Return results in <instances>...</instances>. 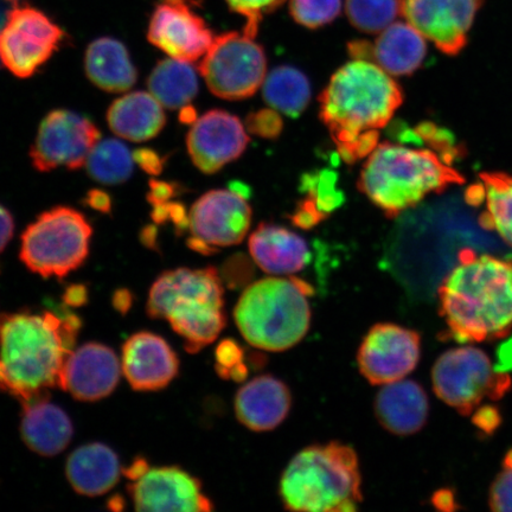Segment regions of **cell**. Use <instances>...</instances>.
<instances>
[{
    "instance_id": "cell-46",
    "label": "cell",
    "mask_w": 512,
    "mask_h": 512,
    "mask_svg": "<svg viewBox=\"0 0 512 512\" xmlns=\"http://www.w3.org/2000/svg\"><path fill=\"white\" fill-rule=\"evenodd\" d=\"M150 469L149 464H147L144 458H138L134 460L131 466H128L127 469L123 470L124 475L133 482V480H137Z\"/></svg>"
},
{
    "instance_id": "cell-5",
    "label": "cell",
    "mask_w": 512,
    "mask_h": 512,
    "mask_svg": "<svg viewBox=\"0 0 512 512\" xmlns=\"http://www.w3.org/2000/svg\"><path fill=\"white\" fill-rule=\"evenodd\" d=\"M463 183L464 177L437 153L387 142L370 153L358 188L393 219L428 195Z\"/></svg>"
},
{
    "instance_id": "cell-50",
    "label": "cell",
    "mask_w": 512,
    "mask_h": 512,
    "mask_svg": "<svg viewBox=\"0 0 512 512\" xmlns=\"http://www.w3.org/2000/svg\"><path fill=\"white\" fill-rule=\"evenodd\" d=\"M8 2H15V0H8Z\"/></svg>"
},
{
    "instance_id": "cell-6",
    "label": "cell",
    "mask_w": 512,
    "mask_h": 512,
    "mask_svg": "<svg viewBox=\"0 0 512 512\" xmlns=\"http://www.w3.org/2000/svg\"><path fill=\"white\" fill-rule=\"evenodd\" d=\"M223 296L216 268H177L164 272L153 283L147 313L151 318L168 320L183 338L185 350L195 354L215 342L226 326Z\"/></svg>"
},
{
    "instance_id": "cell-25",
    "label": "cell",
    "mask_w": 512,
    "mask_h": 512,
    "mask_svg": "<svg viewBox=\"0 0 512 512\" xmlns=\"http://www.w3.org/2000/svg\"><path fill=\"white\" fill-rule=\"evenodd\" d=\"M85 70L89 81L108 93L128 92L138 81V70L127 48L111 37H101L89 44Z\"/></svg>"
},
{
    "instance_id": "cell-11",
    "label": "cell",
    "mask_w": 512,
    "mask_h": 512,
    "mask_svg": "<svg viewBox=\"0 0 512 512\" xmlns=\"http://www.w3.org/2000/svg\"><path fill=\"white\" fill-rule=\"evenodd\" d=\"M64 36L42 11L17 5L6 12L0 28V63L16 78H31L56 53Z\"/></svg>"
},
{
    "instance_id": "cell-38",
    "label": "cell",
    "mask_w": 512,
    "mask_h": 512,
    "mask_svg": "<svg viewBox=\"0 0 512 512\" xmlns=\"http://www.w3.org/2000/svg\"><path fill=\"white\" fill-rule=\"evenodd\" d=\"M489 504L491 510L512 511V465H504L490 489Z\"/></svg>"
},
{
    "instance_id": "cell-24",
    "label": "cell",
    "mask_w": 512,
    "mask_h": 512,
    "mask_svg": "<svg viewBox=\"0 0 512 512\" xmlns=\"http://www.w3.org/2000/svg\"><path fill=\"white\" fill-rule=\"evenodd\" d=\"M111 131L121 139L143 143L158 136L166 124L164 107L150 92L120 96L107 111Z\"/></svg>"
},
{
    "instance_id": "cell-18",
    "label": "cell",
    "mask_w": 512,
    "mask_h": 512,
    "mask_svg": "<svg viewBox=\"0 0 512 512\" xmlns=\"http://www.w3.org/2000/svg\"><path fill=\"white\" fill-rule=\"evenodd\" d=\"M249 138L240 119L226 111L203 114L191 124L187 147L192 163L204 174H215L234 162L248 145Z\"/></svg>"
},
{
    "instance_id": "cell-1",
    "label": "cell",
    "mask_w": 512,
    "mask_h": 512,
    "mask_svg": "<svg viewBox=\"0 0 512 512\" xmlns=\"http://www.w3.org/2000/svg\"><path fill=\"white\" fill-rule=\"evenodd\" d=\"M72 312H18L0 317V390L23 407L49 398L78 337Z\"/></svg>"
},
{
    "instance_id": "cell-26",
    "label": "cell",
    "mask_w": 512,
    "mask_h": 512,
    "mask_svg": "<svg viewBox=\"0 0 512 512\" xmlns=\"http://www.w3.org/2000/svg\"><path fill=\"white\" fill-rule=\"evenodd\" d=\"M117 454L104 444H88L75 450L67 460V478L78 494L95 497L106 494L119 482Z\"/></svg>"
},
{
    "instance_id": "cell-4",
    "label": "cell",
    "mask_w": 512,
    "mask_h": 512,
    "mask_svg": "<svg viewBox=\"0 0 512 512\" xmlns=\"http://www.w3.org/2000/svg\"><path fill=\"white\" fill-rule=\"evenodd\" d=\"M279 496L292 511H356L363 501L356 451L337 441L305 447L281 476Z\"/></svg>"
},
{
    "instance_id": "cell-14",
    "label": "cell",
    "mask_w": 512,
    "mask_h": 512,
    "mask_svg": "<svg viewBox=\"0 0 512 512\" xmlns=\"http://www.w3.org/2000/svg\"><path fill=\"white\" fill-rule=\"evenodd\" d=\"M421 337L393 323H380L363 338L357 354L358 368L374 386L405 379L418 366Z\"/></svg>"
},
{
    "instance_id": "cell-41",
    "label": "cell",
    "mask_w": 512,
    "mask_h": 512,
    "mask_svg": "<svg viewBox=\"0 0 512 512\" xmlns=\"http://www.w3.org/2000/svg\"><path fill=\"white\" fill-rule=\"evenodd\" d=\"M473 422L485 433L491 434L501 424V415L497 412L495 407H485L473 416Z\"/></svg>"
},
{
    "instance_id": "cell-7",
    "label": "cell",
    "mask_w": 512,
    "mask_h": 512,
    "mask_svg": "<svg viewBox=\"0 0 512 512\" xmlns=\"http://www.w3.org/2000/svg\"><path fill=\"white\" fill-rule=\"evenodd\" d=\"M312 294L311 285L296 277L255 281L236 303V326L254 348L273 352L291 349L310 329Z\"/></svg>"
},
{
    "instance_id": "cell-44",
    "label": "cell",
    "mask_w": 512,
    "mask_h": 512,
    "mask_svg": "<svg viewBox=\"0 0 512 512\" xmlns=\"http://www.w3.org/2000/svg\"><path fill=\"white\" fill-rule=\"evenodd\" d=\"M87 206L94 210L100 211V213H108L112 208V201L110 195L105 191L92 190L88 192L86 196Z\"/></svg>"
},
{
    "instance_id": "cell-10",
    "label": "cell",
    "mask_w": 512,
    "mask_h": 512,
    "mask_svg": "<svg viewBox=\"0 0 512 512\" xmlns=\"http://www.w3.org/2000/svg\"><path fill=\"white\" fill-rule=\"evenodd\" d=\"M266 69L264 50L245 32L216 37L200 64L210 92L224 100L251 98L264 83Z\"/></svg>"
},
{
    "instance_id": "cell-29",
    "label": "cell",
    "mask_w": 512,
    "mask_h": 512,
    "mask_svg": "<svg viewBox=\"0 0 512 512\" xmlns=\"http://www.w3.org/2000/svg\"><path fill=\"white\" fill-rule=\"evenodd\" d=\"M198 78L191 62L177 59L159 61L153 68L147 88L164 108L179 110L187 107L198 93Z\"/></svg>"
},
{
    "instance_id": "cell-16",
    "label": "cell",
    "mask_w": 512,
    "mask_h": 512,
    "mask_svg": "<svg viewBox=\"0 0 512 512\" xmlns=\"http://www.w3.org/2000/svg\"><path fill=\"white\" fill-rule=\"evenodd\" d=\"M147 38L166 55L185 62H196L215 38L204 19L185 0H163L153 11Z\"/></svg>"
},
{
    "instance_id": "cell-36",
    "label": "cell",
    "mask_w": 512,
    "mask_h": 512,
    "mask_svg": "<svg viewBox=\"0 0 512 512\" xmlns=\"http://www.w3.org/2000/svg\"><path fill=\"white\" fill-rule=\"evenodd\" d=\"M216 370L222 379L242 381L247 377L245 357L240 345L233 339H224L216 349Z\"/></svg>"
},
{
    "instance_id": "cell-27",
    "label": "cell",
    "mask_w": 512,
    "mask_h": 512,
    "mask_svg": "<svg viewBox=\"0 0 512 512\" xmlns=\"http://www.w3.org/2000/svg\"><path fill=\"white\" fill-rule=\"evenodd\" d=\"M21 433L30 450L53 457L69 445L73 424L66 412L46 399L24 406Z\"/></svg>"
},
{
    "instance_id": "cell-22",
    "label": "cell",
    "mask_w": 512,
    "mask_h": 512,
    "mask_svg": "<svg viewBox=\"0 0 512 512\" xmlns=\"http://www.w3.org/2000/svg\"><path fill=\"white\" fill-rule=\"evenodd\" d=\"M375 414L388 432L407 437L426 425L430 402L424 388L412 380L384 384L376 395Z\"/></svg>"
},
{
    "instance_id": "cell-20",
    "label": "cell",
    "mask_w": 512,
    "mask_h": 512,
    "mask_svg": "<svg viewBox=\"0 0 512 512\" xmlns=\"http://www.w3.org/2000/svg\"><path fill=\"white\" fill-rule=\"evenodd\" d=\"M123 370L134 390L153 392L175 379L179 361L164 338L151 332H139L124 345Z\"/></svg>"
},
{
    "instance_id": "cell-42",
    "label": "cell",
    "mask_w": 512,
    "mask_h": 512,
    "mask_svg": "<svg viewBox=\"0 0 512 512\" xmlns=\"http://www.w3.org/2000/svg\"><path fill=\"white\" fill-rule=\"evenodd\" d=\"M15 233L14 216L0 204V253L4 251Z\"/></svg>"
},
{
    "instance_id": "cell-8",
    "label": "cell",
    "mask_w": 512,
    "mask_h": 512,
    "mask_svg": "<svg viewBox=\"0 0 512 512\" xmlns=\"http://www.w3.org/2000/svg\"><path fill=\"white\" fill-rule=\"evenodd\" d=\"M92 235V224L79 210L44 211L22 235L21 260L43 278L66 277L86 261Z\"/></svg>"
},
{
    "instance_id": "cell-2",
    "label": "cell",
    "mask_w": 512,
    "mask_h": 512,
    "mask_svg": "<svg viewBox=\"0 0 512 512\" xmlns=\"http://www.w3.org/2000/svg\"><path fill=\"white\" fill-rule=\"evenodd\" d=\"M402 89L376 63L356 60L332 75L319 96L320 118L347 163L370 155L402 105Z\"/></svg>"
},
{
    "instance_id": "cell-28",
    "label": "cell",
    "mask_w": 512,
    "mask_h": 512,
    "mask_svg": "<svg viewBox=\"0 0 512 512\" xmlns=\"http://www.w3.org/2000/svg\"><path fill=\"white\" fill-rule=\"evenodd\" d=\"M427 53L425 37L409 23L390 24L374 46L370 59L393 76L411 75L424 62Z\"/></svg>"
},
{
    "instance_id": "cell-3",
    "label": "cell",
    "mask_w": 512,
    "mask_h": 512,
    "mask_svg": "<svg viewBox=\"0 0 512 512\" xmlns=\"http://www.w3.org/2000/svg\"><path fill=\"white\" fill-rule=\"evenodd\" d=\"M459 264L439 287L440 315L458 342H485L512 330V260L458 254Z\"/></svg>"
},
{
    "instance_id": "cell-15",
    "label": "cell",
    "mask_w": 512,
    "mask_h": 512,
    "mask_svg": "<svg viewBox=\"0 0 512 512\" xmlns=\"http://www.w3.org/2000/svg\"><path fill=\"white\" fill-rule=\"evenodd\" d=\"M407 22L447 55L466 46L483 0H400Z\"/></svg>"
},
{
    "instance_id": "cell-17",
    "label": "cell",
    "mask_w": 512,
    "mask_h": 512,
    "mask_svg": "<svg viewBox=\"0 0 512 512\" xmlns=\"http://www.w3.org/2000/svg\"><path fill=\"white\" fill-rule=\"evenodd\" d=\"M138 511H195L214 509L200 480L178 466L156 467L128 485Z\"/></svg>"
},
{
    "instance_id": "cell-49",
    "label": "cell",
    "mask_w": 512,
    "mask_h": 512,
    "mask_svg": "<svg viewBox=\"0 0 512 512\" xmlns=\"http://www.w3.org/2000/svg\"><path fill=\"white\" fill-rule=\"evenodd\" d=\"M6 14H4V11L2 8H0V28H2V25L5 21Z\"/></svg>"
},
{
    "instance_id": "cell-12",
    "label": "cell",
    "mask_w": 512,
    "mask_h": 512,
    "mask_svg": "<svg viewBox=\"0 0 512 512\" xmlns=\"http://www.w3.org/2000/svg\"><path fill=\"white\" fill-rule=\"evenodd\" d=\"M252 223V209L241 190H211L191 207L188 245L209 255L220 248L239 245Z\"/></svg>"
},
{
    "instance_id": "cell-48",
    "label": "cell",
    "mask_w": 512,
    "mask_h": 512,
    "mask_svg": "<svg viewBox=\"0 0 512 512\" xmlns=\"http://www.w3.org/2000/svg\"><path fill=\"white\" fill-rule=\"evenodd\" d=\"M185 124H192L197 119L196 112L191 106L183 107L181 110V117H179Z\"/></svg>"
},
{
    "instance_id": "cell-9",
    "label": "cell",
    "mask_w": 512,
    "mask_h": 512,
    "mask_svg": "<svg viewBox=\"0 0 512 512\" xmlns=\"http://www.w3.org/2000/svg\"><path fill=\"white\" fill-rule=\"evenodd\" d=\"M434 393L462 415H470L485 399L501 400L511 387L508 374L492 366L480 349L446 351L432 370Z\"/></svg>"
},
{
    "instance_id": "cell-32",
    "label": "cell",
    "mask_w": 512,
    "mask_h": 512,
    "mask_svg": "<svg viewBox=\"0 0 512 512\" xmlns=\"http://www.w3.org/2000/svg\"><path fill=\"white\" fill-rule=\"evenodd\" d=\"M133 153L118 139L101 140L89 155L86 168L94 181L118 185L128 181L134 171Z\"/></svg>"
},
{
    "instance_id": "cell-34",
    "label": "cell",
    "mask_w": 512,
    "mask_h": 512,
    "mask_svg": "<svg viewBox=\"0 0 512 512\" xmlns=\"http://www.w3.org/2000/svg\"><path fill=\"white\" fill-rule=\"evenodd\" d=\"M400 12V0H347L350 23L367 34L387 29Z\"/></svg>"
},
{
    "instance_id": "cell-30",
    "label": "cell",
    "mask_w": 512,
    "mask_h": 512,
    "mask_svg": "<svg viewBox=\"0 0 512 512\" xmlns=\"http://www.w3.org/2000/svg\"><path fill=\"white\" fill-rule=\"evenodd\" d=\"M264 99L268 105L288 117H299L311 99L310 82L300 70L278 67L264 82Z\"/></svg>"
},
{
    "instance_id": "cell-37",
    "label": "cell",
    "mask_w": 512,
    "mask_h": 512,
    "mask_svg": "<svg viewBox=\"0 0 512 512\" xmlns=\"http://www.w3.org/2000/svg\"><path fill=\"white\" fill-rule=\"evenodd\" d=\"M226 2L230 9L246 19L243 32L254 38L258 34L262 18L278 9L285 0H226Z\"/></svg>"
},
{
    "instance_id": "cell-47",
    "label": "cell",
    "mask_w": 512,
    "mask_h": 512,
    "mask_svg": "<svg viewBox=\"0 0 512 512\" xmlns=\"http://www.w3.org/2000/svg\"><path fill=\"white\" fill-rule=\"evenodd\" d=\"M131 303L132 297L131 294L127 291H119L115 293L114 305L121 312H126L128 309H130Z\"/></svg>"
},
{
    "instance_id": "cell-35",
    "label": "cell",
    "mask_w": 512,
    "mask_h": 512,
    "mask_svg": "<svg viewBox=\"0 0 512 512\" xmlns=\"http://www.w3.org/2000/svg\"><path fill=\"white\" fill-rule=\"evenodd\" d=\"M342 0H291L290 12L297 23L307 29H318L341 14Z\"/></svg>"
},
{
    "instance_id": "cell-21",
    "label": "cell",
    "mask_w": 512,
    "mask_h": 512,
    "mask_svg": "<svg viewBox=\"0 0 512 512\" xmlns=\"http://www.w3.org/2000/svg\"><path fill=\"white\" fill-rule=\"evenodd\" d=\"M292 395L286 384L272 375L255 377L235 396L236 418L254 432L277 428L291 411Z\"/></svg>"
},
{
    "instance_id": "cell-40",
    "label": "cell",
    "mask_w": 512,
    "mask_h": 512,
    "mask_svg": "<svg viewBox=\"0 0 512 512\" xmlns=\"http://www.w3.org/2000/svg\"><path fill=\"white\" fill-rule=\"evenodd\" d=\"M134 162L147 174L156 176L163 171L164 159L158 152L151 149H139L133 152Z\"/></svg>"
},
{
    "instance_id": "cell-23",
    "label": "cell",
    "mask_w": 512,
    "mask_h": 512,
    "mask_svg": "<svg viewBox=\"0 0 512 512\" xmlns=\"http://www.w3.org/2000/svg\"><path fill=\"white\" fill-rule=\"evenodd\" d=\"M249 252L262 271L272 275L298 273L309 264V245L302 236L275 224L262 223L249 238Z\"/></svg>"
},
{
    "instance_id": "cell-33",
    "label": "cell",
    "mask_w": 512,
    "mask_h": 512,
    "mask_svg": "<svg viewBox=\"0 0 512 512\" xmlns=\"http://www.w3.org/2000/svg\"><path fill=\"white\" fill-rule=\"evenodd\" d=\"M335 178L330 172L318 176H306L305 188L309 197L300 204L293 223L298 227L309 229L316 226L330 211L342 203V195L335 189Z\"/></svg>"
},
{
    "instance_id": "cell-31",
    "label": "cell",
    "mask_w": 512,
    "mask_h": 512,
    "mask_svg": "<svg viewBox=\"0 0 512 512\" xmlns=\"http://www.w3.org/2000/svg\"><path fill=\"white\" fill-rule=\"evenodd\" d=\"M486 209L479 222L494 229L512 247V175L485 172L480 175Z\"/></svg>"
},
{
    "instance_id": "cell-43",
    "label": "cell",
    "mask_w": 512,
    "mask_h": 512,
    "mask_svg": "<svg viewBox=\"0 0 512 512\" xmlns=\"http://www.w3.org/2000/svg\"><path fill=\"white\" fill-rule=\"evenodd\" d=\"M176 194V188L174 184L166 182L152 181L150 183V194L149 201L152 206L156 204L169 202L172 197Z\"/></svg>"
},
{
    "instance_id": "cell-13",
    "label": "cell",
    "mask_w": 512,
    "mask_h": 512,
    "mask_svg": "<svg viewBox=\"0 0 512 512\" xmlns=\"http://www.w3.org/2000/svg\"><path fill=\"white\" fill-rule=\"evenodd\" d=\"M101 132L91 119L69 110L49 112L38 127L30 149L35 170H79L86 165Z\"/></svg>"
},
{
    "instance_id": "cell-45",
    "label": "cell",
    "mask_w": 512,
    "mask_h": 512,
    "mask_svg": "<svg viewBox=\"0 0 512 512\" xmlns=\"http://www.w3.org/2000/svg\"><path fill=\"white\" fill-rule=\"evenodd\" d=\"M88 293L86 286L72 285L64 292L63 302L68 306H82L87 303Z\"/></svg>"
},
{
    "instance_id": "cell-19",
    "label": "cell",
    "mask_w": 512,
    "mask_h": 512,
    "mask_svg": "<svg viewBox=\"0 0 512 512\" xmlns=\"http://www.w3.org/2000/svg\"><path fill=\"white\" fill-rule=\"evenodd\" d=\"M120 379L115 352L100 343H88L70 352L61 374L60 388L80 401H98L110 395Z\"/></svg>"
},
{
    "instance_id": "cell-39",
    "label": "cell",
    "mask_w": 512,
    "mask_h": 512,
    "mask_svg": "<svg viewBox=\"0 0 512 512\" xmlns=\"http://www.w3.org/2000/svg\"><path fill=\"white\" fill-rule=\"evenodd\" d=\"M249 131L264 138H275L283 130V120L277 112L260 111L247 120Z\"/></svg>"
}]
</instances>
